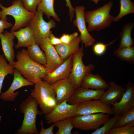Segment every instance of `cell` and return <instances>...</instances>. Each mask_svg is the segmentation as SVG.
Returning a JSON list of instances; mask_svg holds the SVG:
<instances>
[{
  "label": "cell",
  "mask_w": 134,
  "mask_h": 134,
  "mask_svg": "<svg viewBox=\"0 0 134 134\" xmlns=\"http://www.w3.org/2000/svg\"><path fill=\"white\" fill-rule=\"evenodd\" d=\"M17 61L12 66L25 79L35 84L51 72L44 66L33 60L28 55L27 50L23 49L16 55Z\"/></svg>",
  "instance_id": "6da1fadb"
},
{
  "label": "cell",
  "mask_w": 134,
  "mask_h": 134,
  "mask_svg": "<svg viewBox=\"0 0 134 134\" xmlns=\"http://www.w3.org/2000/svg\"><path fill=\"white\" fill-rule=\"evenodd\" d=\"M38 104L35 99L31 95L23 101L20 106V112L24 116L20 128L17 130L16 134H39L36 125L38 115L43 114L38 108Z\"/></svg>",
  "instance_id": "7a4b0ae2"
},
{
  "label": "cell",
  "mask_w": 134,
  "mask_h": 134,
  "mask_svg": "<svg viewBox=\"0 0 134 134\" xmlns=\"http://www.w3.org/2000/svg\"><path fill=\"white\" fill-rule=\"evenodd\" d=\"M113 2L110 1L101 7L91 11L84 12L87 27L89 32L100 31L110 27L113 22L114 17L110 14Z\"/></svg>",
  "instance_id": "3957f363"
},
{
  "label": "cell",
  "mask_w": 134,
  "mask_h": 134,
  "mask_svg": "<svg viewBox=\"0 0 134 134\" xmlns=\"http://www.w3.org/2000/svg\"><path fill=\"white\" fill-rule=\"evenodd\" d=\"M30 95L36 100L45 115L50 113L58 104L55 92L51 85L44 80L34 84Z\"/></svg>",
  "instance_id": "277c9868"
},
{
  "label": "cell",
  "mask_w": 134,
  "mask_h": 134,
  "mask_svg": "<svg viewBox=\"0 0 134 134\" xmlns=\"http://www.w3.org/2000/svg\"><path fill=\"white\" fill-rule=\"evenodd\" d=\"M0 8L1 9L0 10V19L8 15L14 19V24L10 30L11 33L27 26L34 14L26 9L22 0H14L8 7H5L0 3Z\"/></svg>",
  "instance_id": "5b68a950"
},
{
  "label": "cell",
  "mask_w": 134,
  "mask_h": 134,
  "mask_svg": "<svg viewBox=\"0 0 134 134\" xmlns=\"http://www.w3.org/2000/svg\"><path fill=\"white\" fill-rule=\"evenodd\" d=\"M83 51L82 45L78 51L72 55V65L68 79L76 89L80 86L83 77L95 68V66L92 64L87 66L84 65L82 60L84 54Z\"/></svg>",
  "instance_id": "8992f818"
},
{
  "label": "cell",
  "mask_w": 134,
  "mask_h": 134,
  "mask_svg": "<svg viewBox=\"0 0 134 134\" xmlns=\"http://www.w3.org/2000/svg\"><path fill=\"white\" fill-rule=\"evenodd\" d=\"M43 14L41 11H36L28 25L33 32L36 43L39 45L44 39L49 37L52 33L51 29L56 27L53 19H50L46 22L43 18Z\"/></svg>",
  "instance_id": "52a82bcc"
},
{
  "label": "cell",
  "mask_w": 134,
  "mask_h": 134,
  "mask_svg": "<svg viewBox=\"0 0 134 134\" xmlns=\"http://www.w3.org/2000/svg\"><path fill=\"white\" fill-rule=\"evenodd\" d=\"M109 115L100 113L73 117L74 128L83 131L96 130L101 127L109 118Z\"/></svg>",
  "instance_id": "ba28073f"
},
{
  "label": "cell",
  "mask_w": 134,
  "mask_h": 134,
  "mask_svg": "<svg viewBox=\"0 0 134 134\" xmlns=\"http://www.w3.org/2000/svg\"><path fill=\"white\" fill-rule=\"evenodd\" d=\"M65 100L57 104L49 114L45 115V119L47 123L51 124L70 117L76 115L78 103L70 104Z\"/></svg>",
  "instance_id": "9c48e42d"
},
{
  "label": "cell",
  "mask_w": 134,
  "mask_h": 134,
  "mask_svg": "<svg viewBox=\"0 0 134 134\" xmlns=\"http://www.w3.org/2000/svg\"><path fill=\"white\" fill-rule=\"evenodd\" d=\"M74 9L76 17L73 23L80 34V36L82 43L84 44L85 47L93 45L95 39L89 34L86 26L84 14L85 7L80 5L76 6Z\"/></svg>",
  "instance_id": "30bf717a"
},
{
  "label": "cell",
  "mask_w": 134,
  "mask_h": 134,
  "mask_svg": "<svg viewBox=\"0 0 134 134\" xmlns=\"http://www.w3.org/2000/svg\"><path fill=\"white\" fill-rule=\"evenodd\" d=\"M100 113L109 115L113 114L111 105L105 104L98 99L78 103L76 115Z\"/></svg>",
  "instance_id": "8fae6325"
},
{
  "label": "cell",
  "mask_w": 134,
  "mask_h": 134,
  "mask_svg": "<svg viewBox=\"0 0 134 134\" xmlns=\"http://www.w3.org/2000/svg\"><path fill=\"white\" fill-rule=\"evenodd\" d=\"M39 45L46 56V63L44 67L50 72L54 70L65 61L60 57L54 46L50 43L49 37L44 39Z\"/></svg>",
  "instance_id": "7c38bea8"
},
{
  "label": "cell",
  "mask_w": 134,
  "mask_h": 134,
  "mask_svg": "<svg viewBox=\"0 0 134 134\" xmlns=\"http://www.w3.org/2000/svg\"><path fill=\"white\" fill-rule=\"evenodd\" d=\"M14 78L11 84L5 92L0 95V99L5 101H14L19 93L15 92L17 90L23 87L33 86L34 84L25 79L16 69L14 68Z\"/></svg>",
  "instance_id": "4fadbf2b"
},
{
  "label": "cell",
  "mask_w": 134,
  "mask_h": 134,
  "mask_svg": "<svg viewBox=\"0 0 134 134\" xmlns=\"http://www.w3.org/2000/svg\"><path fill=\"white\" fill-rule=\"evenodd\" d=\"M125 88V92L120 100L112 105L114 115L120 116L134 106V84L129 82Z\"/></svg>",
  "instance_id": "5bb4252c"
},
{
  "label": "cell",
  "mask_w": 134,
  "mask_h": 134,
  "mask_svg": "<svg viewBox=\"0 0 134 134\" xmlns=\"http://www.w3.org/2000/svg\"><path fill=\"white\" fill-rule=\"evenodd\" d=\"M50 85L56 94L58 104L65 100L68 101L76 89L68 78L58 81Z\"/></svg>",
  "instance_id": "9a60e30c"
},
{
  "label": "cell",
  "mask_w": 134,
  "mask_h": 134,
  "mask_svg": "<svg viewBox=\"0 0 134 134\" xmlns=\"http://www.w3.org/2000/svg\"><path fill=\"white\" fill-rule=\"evenodd\" d=\"M104 90L90 89L80 86L76 89L68 101L69 104H75L92 100L100 99Z\"/></svg>",
  "instance_id": "2e32d148"
},
{
  "label": "cell",
  "mask_w": 134,
  "mask_h": 134,
  "mask_svg": "<svg viewBox=\"0 0 134 134\" xmlns=\"http://www.w3.org/2000/svg\"><path fill=\"white\" fill-rule=\"evenodd\" d=\"M72 55L42 79L50 85L60 80L68 78L72 65Z\"/></svg>",
  "instance_id": "e0dca14e"
},
{
  "label": "cell",
  "mask_w": 134,
  "mask_h": 134,
  "mask_svg": "<svg viewBox=\"0 0 134 134\" xmlns=\"http://www.w3.org/2000/svg\"><path fill=\"white\" fill-rule=\"evenodd\" d=\"M108 85L107 90L105 91L100 100L105 104L112 105L120 100L126 88L116 84L112 81H110Z\"/></svg>",
  "instance_id": "ac0fdd59"
},
{
  "label": "cell",
  "mask_w": 134,
  "mask_h": 134,
  "mask_svg": "<svg viewBox=\"0 0 134 134\" xmlns=\"http://www.w3.org/2000/svg\"><path fill=\"white\" fill-rule=\"evenodd\" d=\"M15 36L11 33L7 31L3 34H0V39L2 50L4 57L10 65L12 66L15 58L13 48L14 40Z\"/></svg>",
  "instance_id": "d6986e66"
},
{
  "label": "cell",
  "mask_w": 134,
  "mask_h": 134,
  "mask_svg": "<svg viewBox=\"0 0 134 134\" xmlns=\"http://www.w3.org/2000/svg\"><path fill=\"white\" fill-rule=\"evenodd\" d=\"M11 33L17 39V43L15 46L16 49L20 47H27L36 43L33 32L28 25Z\"/></svg>",
  "instance_id": "ffe728a7"
},
{
  "label": "cell",
  "mask_w": 134,
  "mask_h": 134,
  "mask_svg": "<svg viewBox=\"0 0 134 134\" xmlns=\"http://www.w3.org/2000/svg\"><path fill=\"white\" fill-rule=\"evenodd\" d=\"M108 85V83L99 74H94L90 72L83 77L80 86L94 90H105L107 89Z\"/></svg>",
  "instance_id": "44dd1931"
},
{
  "label": "cell",
  "mask_w": 134,
  "mask_h": 134,
  "mask_svg": "<svg viewBox=\"0 0 134 134\" xmlns=\"http://www.w3.org/2000/svg\"><path fill=\"white\" fill-rule=\"evenodd\" d=\"M81 41L79 35L69 43H62L54 47L61 58L65 60L79 49V44Z\"/></svg>",
  "instance_id": "7402d4cb"
},
{
  "label": "cell",
  "mask_w": 134,
  "mask_h": 134,
  "mask_svg": "<svg viewBox=\"0 0 134 134\" xmlns=\"http://www.w3.org/2000/svg\"><path fill=\"white\" fill-rule=\"evenodd\" d=\"M134 27V24L131 22L125 24L120 36L121 39L118 48L134 46V41L131 36V33Z\"/></svg>",
  "instance_id": "603a6c76"
},
{
  "label": "cell",
  "mask_w": 134,
  "mask_h": 134,
  "mask_svg": "<svg viewBox=\"0 0 134 134\" xmlns=\"http://www.w3.org/2000/svg\"><path fill=\"white\" fill-rule=\"evenodd\" d=\"M54 0H41L37 7L36 11H41L49 19L52 17L56 21L60 22V19L54 10Z\"/></svg>",
  "instance_id": "cb8c5ba5"
},
{
  "label": "cell",
  "mask_w": 134,
  "mask_h": 134,
  "mask_svg": "<svg viewBox=\"0 0 134 134\" xmlns=\"http://www.w3.org/2000/svg\"><path fill=\"white\" fill-rule=\"evenodd\" d=\"M27 53L29 57L34 61L45 66L46 59L44 53L40 49L39 45L36 43L27 47Z\"/></svg>",
  "instance_id": "d4e9b609"
},
{
  "label": "cell",
  "mask_w": 134,
  "mask_h": 134,
  "mask_svg": "<svg viewBox=\"0 0 134 134\" xmlns=\"http://www.w3.org/2000/svg\"><path fill=\"white\" fill-rule=\"evenodd\" d=\"M113 54L120 60L131 64L134 63V46L118 48Z\"/></svg>",
  "instance_id": "484cf974"
},
{
  "label": "cell",
  "mask_w": 134,
  "mask_h": 134,
  "mask_svg": "<svg viewBox=\"0 0 134 134\" xmlns=\"http://www.w3.org/2000/svg\"><path fill=\"white\" fill-rule=\"evenodd\" d=\"M14 68L8 64L3 54L0 55V94L4 79L10 74L13 75Z\"/></svg>",
  "instance_id": "4316f807"
},
{
  "label": "cell",
  "mask_w": 134,
  "mask_h": 134,
  "mask_svg": "<svg viewBox=\"0 0 134 134\" xmlns=\"http://www.w3.org/2000/svg\"><path fill=\"white\" fill-rule=\"evenodd\" d=\"M120 12L114 17V22H118L122 17L129 14L134 13V3L131 0H120Z\"/></svg>",
  "instance_id": "83f0119b"
},
{
  "label": "cell",
  "mask_w": 134,
  "mask_h": 134,
  "mask_svg": "<svg viewBox=\"0 0 134 134\" xmlns=\"http://www.w3.org/2000/svg\"><path fill=\"white\" fill-rule=\"evenodd\" d=\"M73 117H70L54 123L55 127L58 128L56 134H71L74 128L72 124Z\"/></svg>",
  "instance_id": "f1b7e54d"
},
{
  "label": "cell",
  "mask_w": 134,
  "mask_h": 134,
  "mask_svg": "<svg viewBox=\"0 0 134 134\" xmlns=\"http://www.w3.org/2000/svg\"><path fill=\"white\" fill-rule=\"evenodd\" d=\"M134 120V106L120 116L112 128L121 127Z\"/></svg>",
  "instance_id": "f546056e"
},
{
  "label": "cell",
  "mask_w": 134,
  "mask_h": 134,
  "mask_svg": "<svg viewBox=\"0 0 134 134\" xmlns=\"http://www.w3.org/2000/svg\"><path fill=\"white\" fill-rule=\"evenodd\" d=\"M134 120L123 126L112 128L107 134H134Z\"/></svg>",
  "instance_id": "4dcf8cb0"
},
{
  "label": "cell",
  "mask_w": 134,
  "mask_h": 134,
  "mask_svg": "<svg viewBox=\"0 0 134 134\" xmlns=\"http://www.w3.org/2000/svg\"><path fill=\"white\" fill-rule=\"evenodd\" d=\"M118 115H114L112 118H109L100 128L95 130L91 134H107L116 122L118 117Z\"/></svg>",
  "instance_id": "1f68e13d"
},
{
  "label": "cell",
  "mask_w": 134,
  "mask_h": 134,
  "mask_svg": "<svg viewBox=\"0 0 134 134\" xmlns=\"http://www.w3.org/2000/svg\"><path fill=\"white\" fill-rule=\"evenodd\" d=\"M115 39L109 43L106 44L101 42H97L93 46V50L94 53L97 56L103 55L106 52L107 47L112 44L116 40Z\"/></svg>",
  "instance_id": "d6a6232c"
},
{
  "label": "cell",
  "mask_w": 134,
  "mask_h": 134,
  "mask_svg": "<svg viewBox=\"0 0 134 134\" xmlns=\"http://www.w3.org/2000/svg\"><path fill=\"white\" fill-rule=\"evenodd\" d=\"M25 8L27 10L35 13L41 0H22Z\"/></svg>",
  "instance_id": "836d02e7"
},
{
  "label": "cell",
  "mask_w": 134,
  "mask_h": 134,
  "mask_svg": "<svg viewBox=\"0 0 134 134\" xmlns=\"http://www.w3.org/2000/svg\"><path fill=\"white\" fill-rule=\"evenodd\" d=\"M78 36V33L75 32L70 34H64L60 38L62 43L67 44L71 42Z\"/></svg>",
  "instance_id": "e575fe53"
},
{
  "label": "cell",
  "mask_w": 134,
  "mask_h": 134,
  "mask_svg": "<svg viewBox=\"0 0 134 134\" xmlns=\"http://www.w3.org/2000/svg\"><path fill=\"white\" fill-rule=\"evenodd\" d=\"M7 16L0 19V34L2 33L4 31V29L12 27L13 25L12 23L7 21Z\"/></svg>",
  "instance_id": "d590c367"
},
{
  "label": "cell",
  "mask_w": 134,
  "mask_h": 134,
  "mask_svg": "<svg viewBox=\"0 0 134 134\" xmlns=\"http://www.w3.org/2000/svg\"><path fill=\"white\" fill-rule=\"evenodd\" d=\"M41 126V128L39 134H54L53 132V130L55 127L54 123L50 127L46 129H44L43 127V122L42 120H41L40 123Z\"/></svg>",
  "instance_id": "8d00e7d4"
},
{
  "label": "cell",
  "mask_w": 134,
  "mask_h": 134,
  "mask_svg": "<svg viewBox=\"0 0 134 134\" xmlns=\"http://www.w3.org/2000/svg\"><path fill=\"white\" fill-rule=\"evenodd\" d=\"M66 2V5L69 8V14L70 16V21L71 22L74 17L75 9L73 7L70 0H65Z\"/></svg>",
  "instance_id": "74e56055"
},
{
  "label": "cell",
  "mask_w": 134,
  "mask_h": 134,
  "mask_svg": "<svg viewBox=\"0 0 134 134\" xmlns=\"http://www.w3.org/2000/svg\"><path fill=\"white\" fill-rule=\"evenodd\" d=\"M49 37L50 43L54 46L62 43L60 38L56 37L52 33L50 35Z\"/></svg>",
  "instance_id": "f35d334b"
},
{
  "label": "cell",
  "mask_w": 134,
  "mask_h": 134,
  "mask_svg": "<svg viewBox=\"0 0 134 134\" xmlns=\"http://www.w3.org/2000/svg\"><path fill=\"white\" fill-rule=\"evenodd\" d=\"M101 0H91L94 2L96 4H97L99 1Z\"/></svg>",
  "instance_id": "ab89813d"
},
{
  "label": "cell",
  "mask_w": 134,
  "mask_h": 134,
  "mask_svg": "<svg viewBox=\"0 0 134 134\" xmlns=\"http://www.w3.org/2000/svg\"><path fill=\"white\" fill-rule=\"evenodd\" d=\"M1 116L0 114V122L1 121Z\"/></svg>",
  "instance_id": "60d3db41"
}]
</instances>
